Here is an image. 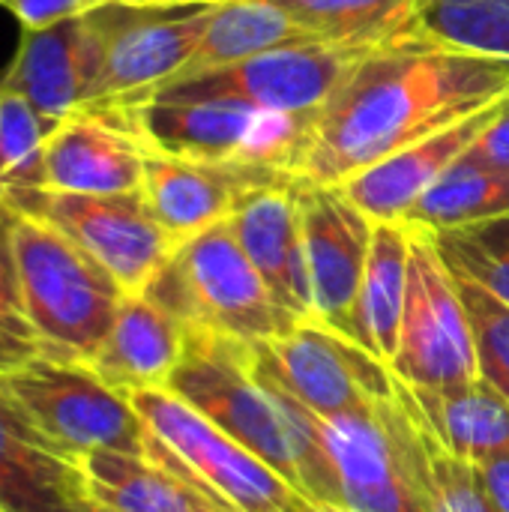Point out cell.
<instances>
[{"instance_id": "4316f807", "label": "cell", "mask_w": 509, "mask_h": 512, "mask_svg": "<svg viewBox=\"0 0 509 512\" xmlns=\"http://www.w3.org/2000/svg\"><path fill=\"white\" fill-rule=\"evenodd\" d=\"M321 42L375 45L399 36L423 0H273Z\"/></svg>"}, {"instance_id": "ba28073f", "label": "cell", "mask_w": 509, "mask_h": 512, "mask_svg": "<svg viewBox=\"0 0 509 512\" xmlns=\"http://www.w3.org/2000/svg\"><path fill=\"white\" fill-rule=\"evenodd\" d=\"M375 45H360V42L285 45L204 75L171 78L156 90H150L147 96L180 99V102H231L261 111H282V114H315Z\"/></svg>"}, {"instance_id": "f546056e", "label": "cell", "mask_w": 509, "mask_h": 512, "mask_svg": "<svg viewBox=\"0 0 509 512\" xmlns=\"http://www.w3.org/2000/svg\"><path fill=\"white\" fill-rule=\"evenodd\" d=\"M417 438H420V480H423V498L429 512H501L489 498L474 462L453 456L420 426H417Z\"/></svg>"}, {"instance_id": "83f0119b", "label": "cell", "mask_w": 509, "mask_h": 512, "mask_svg": "<svg viewBox=\"0 0 509 512\" xmlns=\"http://www.w3.org/2000/svg\"><path fill=\"white\" fill-rule=\"evenodd\" d=\"M405 36L509 57V0H423Z\"/></svg>"}, {"instance_id": "7402d4cb", "label": "cell", "mask_w": 509, "mask_h": 512, "mask_svg": "<svg viewBox=\"0 0 509 512\" xmlns=\"http://www.w3.org/2000/svg\"><path fill=\"white\" fill-rule=\"evenodd\" d=\"M411 261V225L375 222L372 249L354 312V342L384 366L393 363L399 348L405 294Z\"/></svg>"}, {"instance_id": "3957f363", "label": "cell", "mask_w": 509, "mask_h": 512, "mask_svg": "<svg viewBox=\"0 0 509 512\" xmlns=\"http://www.w3.org/2000/svg\"><path fill=\"white\" fill-rule=\"evenodd\" d=\"M144 294L183 327H204L249 345L300 324L273 300L228 219L183 240Z\"/></svg>"}, {"instance_id": "9c48e42d", "label": "cell", "mask_w": 509, "mask_h": 512, "mask_svg": "<svg viewBox=\"0 0 509 512\" xmlns=\"http://www.w3.org/2000/svg\"><path fill=\"white\" fill-rule=\"evenodd\" d=\"M390 372L411 387H462L480 381L477 345L468 309L456 291L429 231L411 225L408 294L399 330V348Z\"/></svg>"}, {"instance_id": "8d00e7d4", "label": "cell", "mask_w": 509, "mask_h": 512, "mask_svg": "<svg viewBox=\"0 0 509 512\" xmlns=\"http://www.w3.org/2000/svg\"><path fill=\"white\" fill-rule=\"evenodd\" d=\"M180 3H216V0H126V6H180Z\"/></svg>"}, {"instance_id": "ffe728a7", "label": "cell", "mask_w": 509, "mask_h": 512, "mask_svg": "<svg viewBox=\"0 0 509 512\" xmlns=\"http://www.w3.org/2000/svg\"><path fill=\"white\" fill-rule=\"evenodd\" d=\"M186 327L147 294H126L90 369L120 393L165 390L180 357Z\"/></svg>"}, {"instance_id": "f1b7e54d", "label": "cell", "mask_w": 509, "mask_h": 512, "mask_svg": "<svg viewBox=\"0 0 509 512\" xmlns=\"http://www.w3.org/2000/svg\"><path fill=\"white\" fill-rule=\"evenodd\" d=\"M444 264L509 306V213L432 234Z\"/></svg>"}, {"instance_id": "e0dca14e", "label": "cell", "mask_w": 509, "mask_h": 512, "mask_svg": "<svg viewBox=\"0 0 509 512\" xmlns=\"http://www.w3.org/2000/svg\"><path fill=\"white\" fill-rule=\"evenodd\" d=\"M228 222L273 300L297 321H315L297 180L249 192L234 207Z\"/></svg>"}, {"instance_id": "d590c367", "label": "cell", "mask_w": 509, "mask_h": 512, "mask_svg": "<svg viewBox=\"0 0 509 512\" xmlns=\"http://www.w3.org/2000/svg\"><path fill=\"white\" fill-rule=\"evenodd\" d=\"M291 512H354V510H348V507H339V504H324V501H315V498H309V495L297 492Z\"/></svg>"}, {"instance_id": "52a82bcc", "label": "cell", "mask_w": 509, "mask_h": 512, "mask_svg": "<svg viewBox=\"0 0 509 512\" xmlns=\"http://www.w3.org/2000/svg\"><path fill=\"white\" fill-rule=\"evenodd\" d=\"M0 396L75 462L96 450L129 456H144L147 450V429L132 399L108 387L90 366L39 354L0 375Z\"/></svg>"}, {"instance_id": "30bf717a", "label": "cell", "mask_w": 509, "mask_h": 512, "mask_svg": "<svg viewBox=\"0 0 509 512\" xmlns=\"http://www.w3.org/2000/svg\"><path fill=\"white\" fill-rule=\"evenodd\" d=\"M252 360L258 375L321 417L375 411L396 396L390 366L318 321H300L285 336L252 342Z\"/></svg>"}, {"instance_id": "603a6c76", "label": "cell", "mask_w": 509, "mask_h": 512, "mask_svg": "<svg viewBox=\"0 0 509 512\" xmlns=\"http://www.w3.org/2000/svg\"><path fill=\"white\" fill-rule=\"evenodd\" d=\"M81 468L93 501L111 512H231L147 456L96 450L81 459Z\"/></svg>"}, {"instance_id": "5b68a950", "label": "cell", "mask_w": 509, "mask_h": 512, "mask_svg": "<svg viewBox=\"0 0 509 512\" xmlns=\"http://www.w3.org/2000/svg\"><path fill=\"white\" fill-rule=\"evenodd\" d=\"M129 399L147 429V459L171 468L231 512H291L300 489L180 396L138 390Z\"/></svg>"}, {"instance_id": "d4e9b609", "label": "cell", "mask_w": 509, "mask_h": 512, "mask_svg": "<svg viewBox=\"0 0 509 512\" xmlns=\"http://www.w3.org/2000/svg\"><path fill=\"white\" fill-rule=\"evenodd\" d=\"M51 123L18 93L0 87V201L27 216H39L48 198V135Z\"/></svg>"}, {"instance_id": "484cf974", "label": "cell", "mask_w": 509, "mask_h": 512, "mask_svg": "<svg viewBox=\"0 0 509 512\" xmlns=\"http://www.w3.org/2000/svg\"><path fill=\"white\" fill-rule=\"evenodd\" d=\"M504 213H509V171L459 159L411 204L402 222L435 234Z\"/></svg>"}, {"instance_id": "ac0fdd59", "label": "cell", "mask_w": 509, "mask_h": 512, "mask_svg": "<svg viewBox=\"0 0 509 512\" xmlns=\"http://www.w3.org/2000/svg\"><path fill=\"white\" fill-rule=\"evenodd\" d=\"M504 99L492 102L489 108L375 162L372 168L348 177L339 183V189L375 222H402L411 204L453 165L462 159V153L477 141V135L498 117L504 108Z\"/></svg>"}, {"instance_id": "e575fe53", "label": "cell", "mask_w": 509, "mask_h": 512, "mask_svg": "<svg viewBox=\"0 0 509 512\" xmlns=\"http://www.w3.org/2000/svg\"><path fill=\"white\" fill-rule=\"evenodd\" d=\"M489 498L501 512H509V456H492L483 462H474Z\"/></svg>"}, {"instance_id": "7a4b0ae2", "label": "cell", "mask_w": 509, "mask_h": 512, "mask_svg": "<svg viewBox=\"0 0 509 512\" xmlns=\"http://www.w3.org/2000/svg\"><path fill=\"white\" fill-rule=\"evenodd\" d=\"M12 246L39 354L90 366L126 291L42 216L15 213Z\"/></svg>"}, {"instance_id": "8fae6325", "label": "cell", "mask_w": 509, "mask_h": 512, "mask_svg": "<svg viewBox=\"0 0 509 512\" xmlns=\"http://www.w3.org/2000/svg\"><path fill=\"white\" fill-rule=\"evenodd\" d=\"M216 3L102 6L105 60L90 105H129L171 81L195 54Z\"/></svg>"}, {"instance_id": "2e32d148", "label": "cell", "mask_w": 509, "mask_h": 512, "mask_svg": "<svg viewBox=\"0 0 509 512\" xmlns=\"http://www.w3.org/2000/svg\"><path fill=\"white\" fill-rule=\"evenodd\" d=\"M147 147L120 108L87 105L63 117L48 135V189L69 195L138 192Z\"/></svg>"}, {"instance_id": "44dd1931", "label": "cell", "mask_w": 509, "mask_h": 512, "mask_svg": "<svg viewBox=\"0 0 509 512\" xmlns=\"http://www.w3.org/2000/svg\"><path fill=\"white\" fill-rule=\"evenodd\" d=\"M396 399L453 456L465 462L509 456V405L489 381L429 390L396 378Z\"/></svg>"}, {"instance_id": "d6986e66", "label": "cell", "mask_w": 509, "mask_h": 512, "mask_svg": "<svg viewBox=\"0 0 509 512\" xmlns=\"http://www.w3.org/2000/svg\"><path fill=\"white\" fill-rule=\"evenodd\" d=\"M81 462L51 447L0 396V512H96Z\"/></svg>"}, {"instance_id": "277c9868", "label": "cell", "mask_w": 509, "mask_h": 512, "mask_svg": "<svg viewBox=\"0 0 509 512\" xmlns=\"http://www.w3.org/2000/svg\"><path fill=\"white\" fill-rule=\"evenodd\" d=\"M165 390L300 489L297 429L285 405L255 372L249 342L204 327H186L183 357Z\"/></svg>"}, {"instance_id": "1f68e13d", "label": "cell", "mask_w": 509, "mask_h": 512, "mask_svg": "<svg viewBox=\"0 0 509 512\" xmlns=\"http://www.w3.org/2000/svg\"><path fill=\"white\" fill-rule=\"evenodd\" d=\"M12 210L0 201V375L39 357V342L30 327L21 276L12 246Z\"/></svg>"}, {"instance_id": "836d02e7", "label": "cell", "mask_w": 509, "mask_h": 512, "mask_svg": "<svg viewBox=\"0 0 509 512\" xmlns=\"http://www.w3.org/2000/svg\"><path fill=\"white\" fill-rule=\"evenodd\" d=\"M465 162H477L483 168L509 171V99L498 117L477 135V141L462 153Z\"/></svg>"}, {"instance_id": "4dcf8cb0", "label": "cell", "mask_w": 509, "mask_h": 512, "mask_svg": "<svg viewBox=\"0 0 509 512\" xmlns=\"http://www.w3.org/2000/svg\"><path fill=\"white\" fill-rule=\"evenodd\" d=\"M453 273L456 291L468 309L474 345H477V363H480V378L489 381L509 405V306L492 297L486 288L471 282L468 276Z\"/></svg>"}, {"instance_id": "4fadbf2b", "label": "cell", "mask_w": 509, "mask_h": 512, "mask_svg": "<svg viewBox=\"0 0 509 512\" xmlns=\"http://www.w3.org/2000/svg\"><path fill=\"white\" fill-rule=\"evenodd\" d=\"M315 321L354 342V312L372 249L369 219L339 186L297 180Z\"/></svg>"}, {"instance_id": "9a60e30c", "label": "cell", "mask_w": 509, "mask_h": 512, "mask_svg": "<svg viewBox=\"0 0 509 512\" xmlns=\"http://www.w3.org/2000/svg\"><path fill=\"white\" fill-rule=\"evenodd\" d=\"M297 180L279 168L249 162H198L168 153H144L141 195L159 228L180 246L183 240L228 219L255 189Z\"/></svg>"}, {"instance_id": "5bb4252c", "label": "cell", "mask_w": 509, "mask_h": 512, "mask_svg": "<svg viewBox=\"0 0 509 512\" xmlns=\"http://www.w3.org/2000/svg\"><path fill=\"white\" fill-rule=\"evenodd\" d=\"M105 60V24L99 9L21 33L15 63L0 87L24 96L39 117L57 126L90 105Z\"/></svg>"}, {"instance_id": "74e56055", "label": "cell", "mask_w": 509, "mask_h": 512, "mask_svg": "<svg viewBox=\"0 0 509 512\" xmlns=\"http://www.w3.org/2000/svg\"><path fill=\"white\" fill-rule=\"evenodd\" d=\"M96 512H111V510H105V507H99V510H96Z\"/></svg>"}, {"instance_id": "6da1fadb", "label": "cell", "mask_w": 509, "mask_h": 512, "mask_svg": "<svg viewBox=\"0 0 509 512\" xmlns=\"http://www.w3.org/2000/svg\"><path fill=\"white\" fill-rule=\"evenodd\" d=\"M509 93V57L393 36L315 111L294 177L339 186Z\"/></svg>"}, {"instance_id": "7c38bea8", "label": "cell", "mask_w": 509, "mask_h": 512, "mask_svg": "<svg viewBox=\"0 0 509 512\" xmlns=\"http://www.w3.org/2000/svg\"><path fill=\"white\" fill-rule=\"evenodd\" d=\"M39 216L108 270L126 294H144L177 249L150 216L141 189L120 195L48 192Z\"/></svg>"}, {"instance_id": "d6a6232c", "label": "cell", "mask_w": 509, "mask_h": 512, "mask_svg": "<svg viewBox=\"0 0 509 512\" xmlns=\"http://www.w3.org/2000/svg\"><path fill=\"white\" fill-rule=\"evenodd\" d=\"M123 3L126 0H9L3 6L21 21L24 30H33V27H48L63 18H75L102 6H123Z\"/></svg>"}, {"instance_id": "8992f818", "label": "cell", "mask_w": 509, "mask_h": 512, "mask_svg": "<svg viewBox=\"0 0 509 512\" xmlns=\"http://www.w3.org/2000/svg\"><path fill=\"white\" fill-rule=\"evenodd\" d=\"M120 108L147 150L198 162H249L294 177L315 114L261 111L231 102L147 96Z\"/></svg>"}, {"instance_id": "cb8c5ba5", "label": "cell", "mask_w": 509, "mask_h": 512, "mask_svg": "<svg viewBox=\"0 0 509 512\" xmlns=\"http://www.w3.org/2000/svg\"><path fill=\"white\" fill-rule=\"evenodd\" d=\"M303 42H321V39H315L306 27H300L273 0H219L195 54L174 78L204 75L249 60L255 54L285 45H303Z\"/></svg>"}]
</instances>
